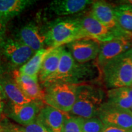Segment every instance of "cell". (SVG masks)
I'll list each match as a JSON object with an SVG mask.
<instances>
[{
  "label": "cell",
  "mask_w": 132,
  "mask_h": 132,
  "mask_svg": "<svg viewBox=\"0 0 132 132\" xmlns=\"http://www.w3.org/2000/svg\"><path fill=\"white\" fill-rule=\"evenodd\" d=\"M17 40L30 47L35 52L44 48L45 39L37 24L30 22L21 28L16 35Z\"/></svg>",
  "instance_id": "4fadbf2b"
},
{
  "label": "cell",
  "mask_w": 132,
  "mask_h": 132,
  "mask_svg": "<svg viewBox=\"0 0 132 132\" xmlns=\"http://www.w3.org/2000/svg\"><path fill=\"white\" fill-rule=\"evenodd\" d=\"M21 128L24 132H50L37 120Z\"/></svg>",
  "instance_id": "d4e9b609"
},
{
  "label": "cell",
  "mask_w": 132,
  "mask_h": 132,
  "mask_svg": "<svg viewBox=\"0 0 132 132\" xmlns=\"http://www.w3.org/2000/svg\"><path fill=\"white\" fill-rule=\"evenodd\" d=\"M3 64L1 62V61L0 60V81L2 79L3 75Z\"/></svg>",
  "instance_id": "f546056e"
},
{
  "label": "cell",
  "mask_w": 132,
  "mask_h": 132,
  "mask_svg": "<svg viewBox=\"0 0 132 132\" xmlns=\"http://www.w3.org/2000/svg\"></svg>",
  "instance_id": "d590c367"
},
{
  "label": "cell",
  "mask_w": 132,
  "mask_h": 132,
  "mask_svg": "<svg viewBox=\"0 0 132 132\" xmlns=\"http://www.w3.org/2000/svg\"><path fill=\"white\" fill-rule=\"evenodd\" d=\"M4 40V39H3V37H1V38H0V45H1V42H3V40Z\"/></svg>",
  "instance_id": "1f68e13d"
},
{
  "label": "cell",
  "mask_w": 132,
  "mask_h": 132,
  "mask_svg": "<svg viewBox=\"0 0 132 132\" xmlns=\"http://www.w3.org/2000/svg\"><path fill=\"white\" fill-rule=\"evenodd\" d=\"M66 115L65 113L46 105L40 110L36 120L50 132H63Z\"/></svg>",
  "instance_id": "5bb4252c"
},
{
  "label": "cell",
  "mask_w": 132,
  "mask_h": 132,
  "mask_svg": "<svg viewBox=\"0 0 132 132\" xmlns=\"http://www.w3.org/2000/svg\"><path fill=\"white\" fill-rule=\"evenodd\" d=\"M79 20L82 28L87 37L100 43L111 40L117 36L124 32L122 31L108 28L97 20L90 14L79 18Z\"/></svg>",
  "instance_id": "30bf717a"
},
{
  "label": "cell",
  "mask_w": 132,
  "mask_h": 132,
  "mask_svg": "<svg viewBox=\"0 0 132 132\" xmlns=\"http://www.w3.org/2000/svg\"><path fill=\"white\" fill-rule=\"evenodd\" d=\"M114 7V6L105 1H94L92 4L91 11L89 14L108 28L114 30H120L117 23Z\"/></svg>",
  "instance_id": "9a60e30c"
},
{
  "label": "cell",
  "mask_w": 132,
  "mask_h": 132,
  "mask_svg": "<svg viewBox=\"0 0 132 132\" xmlns=\"http://www.w3.org/2000/svg\"><path fill=\"white\" fill-rule=\"evenodd\" d=\"M131 34V38H132V34Z\"/></svg>",
  "instance_id": "e575fe53"
},
{
  "label": "cell",
  "mask_w": 132,
  "mask_h": 132,
  "mask_svg": "<svg viewBox=\"0 0 132 132\" xmlns=\"http://www.w3.org/2000/svg\"><path fill=\"white\" fill-rule=\"evenodd\" d=\"M12 77L20 89L31 101L44 102L45 91L39 83V78L21 73L19 70L12 71Z\"/></svg>",
  "instance_id": "7c38bea8"
},
{
  "label": "cell",
  "mask_w": 132,
  "mask_h": 132,
  "mask_svg": "<svg viewBox=\"0 0 132 132\" xmlns=\"http://www.w3.org/2000/svg\"><path fill=\"white\" fill-rule=\"evenodd\" d=\"M36 2L32 0H0V21L7 23Z\"/></svg>",
  "instance_id": "ac0fdd59"
},
{
  "label": "cell",
  "mask_w": 132,
  "mask_h": 132,
  "mask_svg": "<svg viewBox=\"0 0 132 132\" xmlns=\"http://www.w3.org/2000/svg\"><path fill=\"white\" fill-rule=\"evenodd\" d=\"M90 0H54L49 4V10L58 16H67L82 12L89 5Z\"/></svg>",
  "instance_id": "2e32d148"
},
{
  "label": "cell",
  "mask_w": 132,
  "mask_h": 132,
  "mask_svg": "<svg viewBox=\"0 0 132 132\" xmlns=\"http://www.w3.org/2000/svg\"><path fill=\"white\" fill-rule=\"evenodd\" d=\"M83 118L73 116L66 115L64 122L63 132H83Z\"/></svg>",
  "instance_id": "603a6c76"
},
{
  "label": "cell",
  "mask_w": 132,
  "mask_h": 132,
  "mask_svg": "<svg viewBox=\"0 0 132 132\" xmlns=\"http://www.w3.org/2000/svg\"><path fill=\"white\" fill-rule=\"evenodd\" d=\"M130 111H131L132 112V105H131V108H130Z\"/></svg>",
  "instance_id": "836d02e7"
},
{
  "label": "cell",
  "mask_w": 132,
  "mask_h": 132,
  "mask_svg": "<svg viewBox=\"0 0 132 132\" xmlns=\"http://www.w3.org/2000/svg\"><path fill=\"white\" fill-rule=\"evenodd\" d=\"M64 48L63 46L55 48L44 59L38 75L39 81L42 84L57 70Z\"/></svg>",
  "instance_id": "ffe728a7"
},
{
  "label": "cell",
  "mask_w": 132,
  "mask_h": 132,
  "mask_svg": "<svg viewBox=\"0 0 132 132\" xmlns=\"http://www.w3.org/2000/svg\"><path fill=\"white\" fill-rule=\"evenodd\" d=\"M105 103L114 108L130 110L132 105V86L111 89L107 92Z\"/></svg>",
  "instance_id": "e0dca14e"
},
{
  "label": "cell",
  "mask_w": 132,
  "mask_h": 132,
  "mask_svg": "<svg viewBox=\"0 0 132 132\" xmlns=\"http://www.w3.org/2000/svg\"><path fill=\"white\" fill-rule=\"evenodd\" d=\"M55 48L48 47L43 48L36 52L34 55L29 59L28 62L19 69V72L24 75L29 76L33 78H38L39 71L42 63L47 56Z\"/></svg>",
  "instance_id": "44dd1931"
},
{
  "label": "cell",
  "mask_w": 132,
  "mask_h": 132,
  "mask_svg": "<svg viewBox=\"0 0 132 132\" xmlns=\"http://www.w3.org/2000/svg\"><path fill=\"white\" fill-rule=\"evenodd\" d=\"M1 132H24L21 127L16 126L10 123H4L1 124Z\"/></svg>",
  "instance_id": "484cf974"
},
{
  "label": "cell",
  "mask_w": 132,
  "mask_h": 132,
  "mask_svg": "<svg viewBox=\"0 0 132 132\" xmlns=\"http://www.w3.org/2000/svg\"><path fill=\"white\" fill-rule=\"evenodd\" d=\"M43 106V102L31 101L23 105L11 103L7 116L19 124L26 126L36 121Z\"/></svg>",
  "instance_id": "8fae6325"
},
{
  "label": "cell",
  "mask_w": 132,
  "mask_h": 132,
  "mask_svg": "<svg viewBox=\"0 0 132 132\" xmlns=\"http://www.w3.org/2000/svg\"><path fill=\"white\" fill-rule=\"evenodd\" d=\"M5 97L6 96H5L2 88L0 86V118L2 115L3 109H4V99Z\"/></svg>",
  "instance_id": "83f0119b"
},
{
  "label": "cell",
  "mask_w": 132,
  "mask_h": 132,
  "mask_svg": "<svg viewBox=\"0 0 132 132\" xmlns=\"http://www.w3.org/2000/svg\"><path fill=\"white\" fill-rule=\"evenodd\" d=\"M1 123H0V132H1Z\"/></svg>",
  "instance_id": "d6a6232c"
},
{
  "label": "cell",
  "mask_w": 132,
  "mask_h": 132,
  "mask_svg": "<svg viewBox=\"0 0 132 132\" xmlns=\"http://www.w3.org/2000/svg\"><path fill=\"white\" fill-rule=\"evenodd\" d=\"M42 32L45 37V45L52 48L89 38L82 28L79 18L56 19L51 21Z\"/></svg>",
  "instance_id": "6da1fadb"
},
{
  "label": "cell",
  "mask_w": 132,
  "mask_h": 132,
  "mask_svg": "<svg viewBox=\"0 0 132 132\" xmlns=\"http://www.w3.org/2000/svg\"><path fill=\"white\" fill-rule=\"evenodd\" d=\"M0 50L12 67L20 68L28 62L36 53L30 47L10 38L3 40Z\"/></svg>",
  "instance_id": "52a82bcc"
},
{
  "label": "cell",
  "mask_w": 132,
  "mask_h": 132,
  "mask_svg": "<svg viewBox=\"0 0 132 132\" xmlns=\"http://www.w3.org/2000/svg\"><path fill=\"white\" fill-rule=\"evenodd\" d=\"M102 70L108 89L131 86L132 48L107 62Z\"/></svg>",
  "instance_id": "277c9868"
},
{
  "label": "cell",
  "mask_w": 132,
  "mask_h": 132,
  "mask_svg": "<svg viewBox=\"0 0 132 132\" xmlns=\"http://www.w3.org/2000/svg\"><path fill=\"white\" fill-rule=\"evenodd\" d=\"M6 23L0 21V38L3 37L6 29Z\"/></svg>",
  "instance_id": "f1b7e54d"
},
{
  "label": "cell",
  "mask_w": 132,
  "mask_h": 132,
  "mask_svg": "<svg viewBox=\"0 0 132 132\" xmlns=\"http://www.w3.org/2000/svg\"><path fill=\"white\" fill-rule=\"evenodd\" d=\"M93 69L90 65L78 64L74 60L69 51L64 48L56 72L42 84L46 87L56 82H69L80 85L91 77Z\"/></svg>",
  "instance_id": "7a4b0ae2"
},
{
  "label": "cell",
  "mask_w": 132,
  "mask_h": 132,
  "mask_svg": "<svg viewBox=\"0 0 132 132\" xmlns=\"http://www.w3.org/2000/svg\"><path fill=\"white\" fill-rule=\"evenodd\" d=\"M104 98L105 92L101 87L89 84L78 85L76 101L70 113L83 119L95 118L104 103Z\"/></svg>",
  "instance_id": "3957f363"
},
{
  "label": "cell",
  "mask_w": 132,
  "mask_h": 132,
  "mask_svg": "<svg viewBox=\"0 0 132 132\" xmlns=\"http://www.w3.org/2000/svg\"><path fill=\"white\" fill-rule=\"evenodd\" d=\"M103 132H132V130L116 127L110 126V125H105Z\"/></svg>",
  "instance_id": "4316f807"
},
{
  "label": "cell",
  "mask_w": 132,
  "mask_h": 132,
  "mask_svg": "<svg viewBox=\"0 0 132 132\" xmlns=\"http://www.w3.org/2000/svg\"><path fill=\"white\" fill-rule=\"evenodd\" d=\"M118 28L128 34H132V5L122 3L114 7Z\"/></svg>",
  "instance_id": "7402d4cb"
},
{
  "label": "cell",
  "mask_w": 132,
  "mask_h": 132,
  "mask_svg": "<svg viewBox=\"0 0 132 132\" xmlns=\"http://www.w3.org/2000/svg\"><path fill=\"white\" fill-rule=\"evenodd\" d=\"M69 52L78 64H86L98 57L100 42L90 38H84L67 44Z\"/></svg>",
  "instance_id": "ba28073f"
},
{
  "label": "cell",
  "mask_w": 132,
  "mask_h": 132,
  "mask_svg": "<svg viewBox=\"0 0 132 132\" xmlns=\"http://www.w3.org/2000/svg\"><path fill=\"white\" fill-rule=\"evenodd\" d=\"M0 86L5 96L11 101V103L23 105L31 102L20 89L12 76H3L0 81Z\"/></svg>",
  "instance_id": "d6986e66"
},
{
  "label": "cell",
  "mask_w": 132,
  "mask_h": 132,
  "mask_svg": "<svg viewBox=\"0 0 132 132\" xmlns=\"http://www.w3.org/2000/svg\"><path fill=\"white\" fill-rule=\"evenodd\" d=\"M78 85L56 82L45 87L44 103L63 113H70L75 103Z\"/></svg>",
  "instance_id": "5b68a950"
},
{
  "label": "cell",
  "mask_w": 132,
  "mask_h": 132,
  "mask_svg": "<svg viewBox=\"0 0 132 132\" xmlns=\"http://www.w3.org/2000/svg\"><path fill=\"white\" fill-rule=\"evenodd\" d=\"M105 125L98 118L84 119L82 123L83 132H103Z\"/></svg>",
  "instance_id": "cb8c5ba5"
},
{
  "label": "cell",
  "mask_w": 132,
  "mask_h": 132,
  "mask_svg": "<svg viewBox=\"0 0 132 132\" xmlns=\"http://www.w3.org/2000/svg\"><path fill=\"white\" fill-rule=\"evenodd\" d=\"M132 48L131 34L123 32L108 42L100 43L97 63L100 68L107 62Z\"/></svg>",
  "instance_id": "8992f818"
},
{
  "label": "cell",
  "mask_w": 132,
  "mask_h": 132,
  "mask_svg": "<svg viewBox=\"0 0 132 132\" xmlns=\"http://www.w3.org/2000/svg\"><path fill=\"white\" fill-rule=\"evenodd\" d=\"M123 3H127V4H129L130 5H132V0H128V1H122Z\"/></svg>",
  "instance_id": "4dcf8cb0"
},
{
  "label": "cell",
  "mask_w": 132,
  "mask_h": 132,
  "mask_svg": "<svg viewBox=\"0 0 132 132\" xmlns=\"http://www.w3.org/2000/svg\"><path fill=\"white\" fill-rule=\"evenodd\" d=\"M98 117L105 125L132 130V112L130 110L114 108L104 102Z\"/></svg>",
  "instance_id": "9c48e42d"
}]
</instances>
